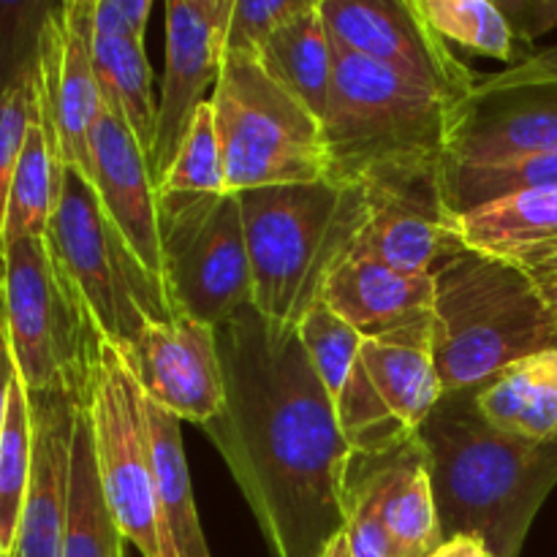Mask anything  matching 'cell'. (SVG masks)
<instances>
[{"mask_svg":"<svg viewBox=\"0 0 557 557\" xmlns=\"http://www.w3.org/2000/svg\"><path fill=\"white\" fill-rule=\"evenodd\" d=\"M36 69H30L0 90V239H3L11 180H14L22 147H25L30 125L36 123Z\"/></svg>","mask_w":557,"mask_h":557,"instance_id":"cell-34","label":"cell"},{"mask_svg":"<svg viewBox=\"0 0 557 557\" xmlns=\"http://www.w3.org/2000/svg\"><path fill=\"white\" fill-rule=\"evenodd\" d=\"M150 11V0H96L92 27H96V36L145 41Z\"/></svg>","mask_w":557,"mask_h":557,"instance_id":"cell-36","label":"cell"},{"mask_svg":"<svg viewBox=\"0 0 557 557\" xmlns=\"http://www.w3.org/2000/svg\"><path fill=\"white\" fill-rule=\"evenodd\" d=\"M234 0H169L166 3V69L158 98L156 136L147 156L156 185L177 158L205 92L215 90L223 69L228 16Z\"/></svg>","mask_w":557,"mask_h":557,"instance_id":"cell-15","label":"cell"},{"mask_svg":"<svg viewBox=\"0 0 557 557\" xmlns=\"http://www.w3.org/2000/svg\"><path fill=\"white\" fill-rule=\"evenodd\" d=\"M147 435H150L152 473H156L158 500L166 517L169 533L180 557H210L194 490H190L188 462H185L180 419L145 395Z\"/></svg>","mask_w":557,"mask_h":557,"instance_id":"cell-27","label":"cell"},{"mask_svg":"<svg viewBox=\"0 0 557 557\" xmlns=\"http://www.w3.org/2000/svg\"><path fill=\"white\" fill-rule=\"evenodd\" d=\"M63 183V166L54 161L52 147L41 128V120L30 125L5 207L3 239L0 245L16 243L25 237H47L54 205Z\"/></svg>","mask_w":557,"mask_h":557,"instance_id":"cell-29","label":"cell"},{"mask_svg":"<svg viewBox=\"0 0 557 557\" xmlns=\"http://www.w3.org/2000/svg\"><path fill=\"white\" fill-rule=\"evenodd\" d=\"M98 90L103 109L117 114L136 136L145 156L152 150L158 101L152 98V69L147 63L145 41L131 38H92Z\"/></svg>","mask_w":557,"mask_h":557,"instance_id":"cell-28","label":"cell"},{"mask_svg":"<svg viewBox=\"0 0 557 557\" xmlns=\"http://www.w3.org/2000/svg\"><path fill=\"white\" fill-rule=\"evenodd\" d=\"M433 351L446 395L479 392L509 364L557 348V308L536 275L462 250L433 275Z\"/></svg>","mask_w":557,"mask_h":557,"instance_id":"cell-4","label":"cell"},{"mask_svg":"<svg viewBox=\"0 0 557 557\" xmlns=\"http://www.w3.org/2000/svg\"><path fill=\"white\" fill-rule=\"evenodd\" d=\"M163 283L177 315L223 326L253 305L237 194L158 201Z\"/></svg>","mask_w":557,"mask_h":557,"instance_id":"cell-10","label":"cell"},{"mask_svg":"<svg viewBox=\"0 0 557 557\" xmlns=\"http://www.w3.org/2000/svg\"><path fill=\"white\" fill-rule=\"evenodd\" d=\"M141 392L172 411L180 422L207 428L226 408L215 330L188 315L147 326L131 351H123Z\"/></svg>","mask_w":557,"mask_h":557,"instance_id":"cell-16","label":"cell"},{"mask_svg":"<svg viewBox=\"0 0 557 557\" xmlns=\"http://www.w3.org/2000/svg\"><path fill=\"white\" fill-rule=\"evenodd\" d=\"M158 201L199 199V196L228 194L226 169H223L221 141L215 131V114L212 103H201L190 123L188 136L180 145L177 158L172 161L169 172L156 185Z\"/></svg>","mask_w":557,"mask_h":557,"instance_id":"cell-33","label":"cell"},{"mask_svg":"<svg viewBox=\"0 0 557 557\" xmlns=\"http://www.w3.org/2000/svg\"><path fill=\"white\" fill-rule=\"evenodd\" d=\"M63 557H125V539L103 498L92 446L90 413L85 400L76 406L71 441L69 515H65Z\"/></svg>","mask_w":557,"mask_h":557,"instance_id":"cell-26","label":"cell"},{"mask_svg":"<svg viewBox=\"0 0 557 557\" xmlns=\"http://www.w3.org/2000/svg\"><path fill=\"white\" fill-rule=\"evenodd\" d=\"M539 281H542V286L547 288L549 297H553V302H555V308H557V272H549V275H542V277H539Z\"/></svg>","mask_w":557,"mask_h":557,"instance_id":"cell-42","label":"cell"},{"mask_svg":"<svg viewBox=\"0 0 557 557\" xmlns=\"http://www.w3.org/2000/svg\"><path fill=\"white\" fill-rule=\"evenodd\" d=\"M422 20L446 44L468 52L495 58L500 63H522L520 44L498 3L490 0H413Z\"/></svg>","mask_w":557,"mask_h":557,"instance_id":"cell-31","label":"cell"},{"mask_svg":"<svg viewBox=\"0 0 557 557\" xmlns=\"http://www.w3.org/2000/svg\"><path fill=\"white\" fill-rule=\"evenodd\" d=\"M359 359L392 417L408 433H417L444 397L435 368L433 315L384 335L362 337Z\"/></svg>","mask_w":557,"mask_h":557,"instance_id":"cell-23","label":"cell"},{"mask_svg":"<svg viewBox=\"0 0 557 557\" xmlns=\"http://www.w3.org/2000/svg\"><path fill=\"white\" fill-rule=\"evenodd\" d=\"M319 557H354V555H351V544H348L346 531L337 533V536L332 539L330 544H326L324 553H321Z\"/></svg>","mask_w":557,"mask_h":557,"instance_id":"cell-41","label":"cell"},{"mask_svg":"<svg viewBox=\"0 0 557 557\" xmlns=\"http://www.w3.org/2000/svg\"><path fill=\"white\" fill-rule=\"evenodd\" d=\"M14 379H16V364H14V357H11L3 321H0V438H3L5 413H9V395H11V384H14Z\"/></svg>","mask_w":557,"mask_h":557,"instance_id":"cell-39","label":"cell"},{"mask_svg":"<svg viewBox=\"0 0 557 557\" xmlns=\"http://www.w3.org/2000/svg\"><path fill=\"white\" fill-rule=\"evenodd\" d=\"M33 471V411L20 375L11 384L9 413L0 438V555L16 547L22 509Z\"/></svg>","mask_w":557,"mask_h":557,"instance_id":"cell-32","label":"cell"},{"mask_svg":"<svg viewBox=\"0 0 557 557\" xmlns=\"http://www.w3.org/2000/svg\"><path fill=\"white\" fill-rule=\"evenodd\" d=\"M79 403L82 400L69 395L30 397L33 471L16 547L11 553L14 557H63L71 441H74V419Z\"/></svg>","mask_w":557,"mask_h":557,"instance_id":"cell-20","label":"cell"},{"mask_svg":"<svg viewBox=\"0 0 557 557\" xmlns=\"http://www.w3.org/2000/svg\"><path fill=\"white\" fill-rule=\"evenodd\" d=\"M103 498L125 544L141 557H180L152 473L145 392L128 357L103 341L85 397Z\"/></svg>","mask_w":557,"mask_h":557,"instance_id":"cell-9","label":"cell"},{"mask_svg":"<svg viewBox=\"0 0 557 557\" xmlns=\"http://www.w3.org/2000/svg\"><path fill=\"white\" fill-rule=\"evenodd\" d=\"M310 364L335 408L343 438L354 455H379L411 438L400 422L381 403L359 359L362 335L332 313L324 302L315 305L297 326Z\"/></svg>","mask_w":557,"mask_h":557,"instance_id":"cell-17","label":"cell"},{"mask_svg":"<svg viewBox=\"0 0 557 557\" xmlns=\"http://www.w3.org/2000/svg\"><path fill=\"white\" fill-rule=\"evenodd\" d=\"M47 245L69 281L85 299L103 341L131 351L147 326L177 319L166 286L131 250L109 221L90 180L63 169Z\"/></svg>","mask_w":557,"mask_h":557,"instance_id":"cell-7","label":"cell"},{"mask_svg":"<svg viewBox=\"0 0 557 557\" xmlns=\"http://www.w3.org/2000/svg\"><path fill=\"white\" fill-rule=\"evenodd\" d=\"M226 408L207 424L275 557H319L346 528L343 438L297 330L239 310L215 330Z\"/></svg>","mask_w":557,"mask_h":557,"instance_id":"cell-1","label":"cell"},{"mask_svg":"<svg viewBox=\"0 0 557 557\" xmlns=\"http://www.w3.org/2000/svg\"><path fill=\"white\" fill-rule=\"evenodd\" d=\"M259 63L324 123L335 76V38L326 27L319 0H308L302 11L277 27Z\"/></svg>","mask_w":557,"mask_h":557,"instance_id":"cell-25","label":"cell"},{"mask_svg":"<svg viewBox=\"0 0 557 557\" xmlns=\"http://www.w3.org/2000/svg\"><path fill=\"white\" fill-rule=\"evenodd\" d=\"M446 194L457 215L506 196L557 188V150L506 163H446Z\"/></svg>","mask_w":557,"mask_h":557,"instance_id":"cell-30","label":"cell"},{"mask_svg":"<svg viewBox=\"0 0 557 557\" xmlns=\"http://www.w3.org/2000/svg\"><path fill=\"white\" fill-rule=\"evenodd\" d=\"M433 275H413L354 250L326 281L321 302L362 337L384 335L433 310Z\"/></svg>","mask_w":557,"mask_h":557,"instance_id":"cell-21","label":"cell"},{"mask_svg":"<svg viewBox=\"0 0 557 557\" xmlns=\"http://www.w3.org/2000/svg\"><path fill=\"white\" fill-rule=\"evenodd\" d=\"M0 321L27 395L85 400L103 335L44 237L0 245Z\"/></svg>","mask_w":557,"mask_h":557,"instance_id":"cell-5","label":"cell"},{"mask_svg":"<svg viewBox=\"0 0 557 557\" xmlns=\"http://www.w3.org/2000/svg\"><path fill=\"white\" fill-rule=\"evenodd\" d=\"M337 47L386 65L457 103L476 76L422 20L413 0H319Z\"/></svg>","mask_w":557,"mask_h":557,"instance_id":"cell-13","label":"cell"},{"mask_svg":"<svg viewBox=\"0 0 557 557\" xmlns=\"http://www.w3.org/2000/svg\"><path fill=\"white\" fill-rule=\"evenodd\" d=\"M0 557H14V555H0Z\"/></svg>","mask_w":557,"mask_h":557,"instance_id":"cell-43","label":"cell"},{"mask_svg":"<svg viewBox=\"0 0 557 557\" xmlns=\"http://www.w3.org/2000/svg\"><path fill=\"white\" fill-rule=\"evenodd\" d=\"M484 422L509 438H557V348L509 364L473 395Z\"/></svg>","mask_w":557,"mask_h":557,"instance_id":"cell-24","label":"cell"},{"mask_svg":"<svg viewBox=\"0 0 557 557\" xmlns=\"http://www.w3.org/2000/svg\"><path fill=\"white\" fill-rule=\"evenodd\" d=\"M346 495L379 515L397 557H430L444 544L430 460L417 435L379 455H354Z\"/></svg>","mask_w":557,"mask_h":557,"instance_id":"cell-18","label":"cell"},{"mask_svg":"<svg viewBox=\"0 0 557 557\" xmlns=\"http://www.w3.org/2000/svg\"><path fill=\"white\" fill-rule=\"evenodd\" d=\"M460 237L473 253L536 277L557 272V188L506 196L466 212Z\"/></svg>","mask_w":557,"mask_h":557,"instance_id":"cell-22","label":"cell"},{"mask_svg":"<svg viewBox=\"0 0 557 557\" xmlns=\"http://www.w3.org/2000/svg\"><path fill=\"white\" fill-rule=\"evenodd\" d=\"M210 103L228 194L330 177L324 123L259 60L223 54Z\"/></svg>","mask_w":557,"mask_h":557,"instance_id":"cell-8","label":"cell"},{"mask_svg":"<svg viewBox=\"0 0 557 557\" xmlns=\"http://www.w3.org/2000/svg\"><path fill=\"white\" fill-rule=\"evenodd\" d=\"M430 557H493L490 549L476 536H455L446 539Z\"/></svg>","mask_w":557,"mask_h":557,"instance_id":"cell-40","label":"cell"},{"mask_svg":"<svg viewBox=\"0 0 557 557\" xmlns=\"http://www.w3.org/2000/svg\"><path fill=\"white\" fill-rule=\"evenodd\" d=\"M253 277V308L297 330L321 302L332 272L354 253L368 221L359 183L270 185L237 194Z\"/></svg>","mask_w":557,"mask_h":557,"instance_id":"cell-3","label":"cell"},{"mask_svg":"<svg viewBox=\"0 0 557 557\" xmlns=\"http://www.w3.org/2000/svg\"><path fill=\"white\" fill-rule=\"evenodd\" d=\"M473 395L441 397L417 430L441 531L444 542L476 536L493 557H520L533 520L557 487V438L531 444L498 433L476 411Z\"/></svg>","mask_w":557,"mask_h":557,"instance_id":"cell-2","label":"cell"},{"mask_svg":"<svg viewBox=\"0 0 557 557\" xmlns=\"http://www.w3.org/2000/svg\"><path fill=\"white\" fill-rule=\"evenodd\" d=\"M305 5L308 0H234L223 54L259 60L277 27Z\"/></svg>","mask_w":557,"mask_h":557,"instance_id":"cell-35","label":"cell"},{"mask_svg":"<svg viewBox=\"0 0 557 557\" xmlns=\"http://www.w3.org/2000/svg\"><path fill=\"white\" fill-rule=\"evenodd\" d=\"M92 188L101 199L109 221L120 228L141 264L163 281L161 223H158V190L147 156L128 125L103 109L92 128ZM166 286V283H163Z\"/></svg>","mask_w":557,"mask_h":557,"instance_id":"cell-19","label":"cell"},{"mask_svg":"<svg viewBox=\"0 0 557 557\" xmlns=\"http://www.w3.org/2000/svg\"><path fill=\"white\" fill-rule=\"evenodd\" d=\"M359 185L368 221L354 250L413 275H435L466 250L460 215L446 194L444 158L375 166Z\"/></svg>","mask_w":557,"mask_h":557,"instance_id":"cell-11","label":"cell"},{"mask_svg":"<svg viewBox=\"0 0 557 557\" xmlns=\"http://www.w3.org/2000/svg\"><path fill=\"white\" fill-rule=\"evenodd\" d=\"M557 150V79L500 74L451 107L446 163H506Z\"/></svg>","mask_w":557,"mask_h":557,"instance_id":"cell-14","label":"cell"},{"mask_svg":"<svg viewBox=\"0 0 557 557\" xmlns=\"http://www.w3.org/2000/svg\"><path fill=\"white\" fill-rule=\"evenodd\" d=\"M506 74L511 76H536V79H557V44L542 52H533L522 58V63L509 65Z\"/></svg>","mask_w":557,"mask_h":557,"instance_id":"cell-38","label":"cell"},{"mask_svg":"<svg viewBox=\"0 0 557 557\" xmlns=\"http://www.w3.org/2000/svg\"><path fill=\"white\" fill-rule=\"evenodd\" d=\"M520 47L533 44L557 27V0H498Z\"/></svg>","mask_w":557,"mask_h":557,"instance_id":"cell-37","label":"cell"},{"mask_svg":"<svg viewBox=\"0 0 557 557\" xmlns=\"http://www.w3.org/2000/svg\"><path fill=\"white\" fill-rule=\"evenodd\" d=\"M96 0L49 5L38 33V120L60 166L76 169L92 183V128L103 112L92 63Z\"/></svg>","mask_w":557,"mask_h":557,"instance_id":"cell-12","label":"cell"},{"mask_svg":"<svg viewBox=\"0 0 557 557\" xmlns=\"http://www.w3.org/2000/svg\"><path fill=\"white\" fill-rule=\"evenodd\" d=\"M451 107L438 92L335 44L324 112L330 180L359 183L364 172L386 163L446 161Z\"/></svg>","mask_w":557,"mask_h":557,"instance_id":"cell-6","label":"cell"}]
</instances>
